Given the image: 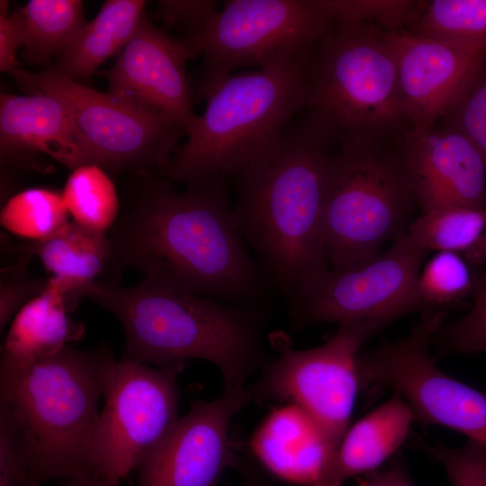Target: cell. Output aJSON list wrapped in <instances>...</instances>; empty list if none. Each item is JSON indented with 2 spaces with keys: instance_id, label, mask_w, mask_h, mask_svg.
I'll use <instances>...</instances> for the list:
<instances>
[{
  "instance_id": "obj_1",
  "label": "cell",
  "mask_w": 486,
  "mask_h": 486,
  "mask_svg": "<svg viewBox=\"0 0 486 486\" xmlns=\"http://www.w3.org/2000/svg\"><path fill=\"white\" fill-rule=\"evenodd\" d=\"M152 176L114 223L109 240L115 267L134 268L174 290L256 305L270 284L238 228L227 176H211L182 191Z\"/></svg>"
},
{
  "instance_id": "obj_2",
  "label": "cell",
  "mask_w": 486,
  "mask_h": 486,
  "mask_svg": "<svg viewBox=\"0 0 486 486\" xmlns=\"http://www.w3.org/2000/svg\"><path fill=\"white\" fill-rule=\"evenodd\" d=\"M334 145L303 119L279 150L237 180L234 216L270 285L288 297L328 267L324 243L328 173Z\"/></svg>"
},
{
  "instance_id": "obj_3",
  "label": "cell",
  "mask_w": 486,
  "mask_h": 486,
  "mask_svg": "<svg viewBox=\"0 0 486 486\" xmlns=\"http://www.w3.org/2000/svg\"><path fill=\"white\" fill-rule=\"evenodd\" d=\"M87 297L110 311L125 334L126 357L158 367L202 359L220 371L225 389L244 383L263 362L262 314L143 279L131 287L97 282Z\"/></svg>"
},
{
  "instance_id": "obj_4",
  "label": "cell",
  "mask_w": 486,
  "mask_h": 486,
  "mask_svg": "<svg viewBox=\"0 0 486 486\" xmlns=\"http://www.w3.org/2000/svg\"><path fill=\"white\" fill-rule=\"evenodd\" d=\"M311 50L198 86L206 108L158 176L188 184L216 174L235 176L274 155L289 122L307 106Z\"/></svg>"
},
{
  "instance_id": "obj_5",
  "label": "cell",
  "mask_w": 486,
  "mask_h": 486,
  "mask_svg": "<svg viewBox=\"0 0 486 486\" xmlns=\"http://www.w3.org/2000/svg\"><path fill=\"white\" fill-rule=\"evenodd\" d=\"M114 362L104 344L91 350L68 345L28 363L1 362L0 408L18 426L40 483L91 478L89 446Z\"/></svg>"
},
{
  "instance_id": "obj_6",
  "label": "cell",
  "mask_w": 486,
  "mask_h": 486,
  "mask_svg": "<svg viewBox=\"0 0 486 486\" xmlns=\"http://www.w3.org/2000/svg\"><path fill=\"white\" fill-rule=\"evenodd\" d=\"M305 119L335 146L398 141L410 123L386 32L332 23L310 52Z\"/></svg>"
},
{
  "instance_id": "obj_7",
  "label": "cell",
  "mask_w": 486,
  "mask_h": 486,
  "mask_svg": "<svg viewBox=\"0 0 486 486\" xmlns=\"http://www.w3.org/2000/svg\"><path fill=\"white\" fill-rule=\"evenodd\" d=\"M399 141L334 146L323 220L329 269L356 266L407 234L417 204Z\"/></svg>"
},
{
  "instance_id": "obj_8",
  "label": "cell",
  "mask_w": 486,
  "mask_h": 486,
  "mask_svg": "<svg viewBox=\"0 0 486 486\" xmlns=\"http://www.w3.org/2000/svg\"><path fill=\"white\" fill-rule=\"evenodd\" d=\"M392 321L372 319L339 325L336 334L313 348H294L291 338L269 336L276 358L266 365L249 393L259 401L287 400L314 422L335 453L360 390L357 358L363 345Z\"/></svg>"
},
{
  "instance_id": "obj_9",
  "label": "cell",
  "mask_w": 486,
  "mask_h": 486,
  "mask_svg": "<svg viewBox=\"0 0 486 486\" xmlns=\"http://www.w3.org/2000/svg\"><path fill=\"white\" fill-rule=\"evenodd\" d=\"M16 81L32 94H50L66 104L90 163L106 172L158 175L186 137L185 128L165 115L50 68L39 73L23 70Z\"/></svg>"
},
{
  "instance_id": "obj_10",
  "label": "cell",
  "mask_w": 486,
  "mask_h": 486,
  "mask_svg": "<svg viewBox=\"0 0 486 486\" xmlns=\"http://www.w3.org/2000/svg\"><path fill=\"white\" fill-rule=\"evenodd\" d=\"M332 23L322 0H230L180 40L191 58L203 57L200 86L241 67L262 68L310 52Z\"/></svg>"
},
{
  "instance_id": "obj_11",
  "label": "cell",
  "mask_w": 486,
  "mask_h": 486,
  "mask_svg": "<svg viewBox=\"0 0 486 486\" xmlns=\"http://www.w3.org/2000/svg\"><path fill=\"white\" fill-rule=\"evenodd\" d=\"M184 367L115 360L89 446L91 478L117 486L162 443L180 418L177 377Z\"/></svg>"
},
{
  "instance_id": "obj_12",
  "label": "cell",
  "mask_w": 486,
  "mask_h": 486,
  "mask_svg": "<svg viewBox=\"0 0 486 486\" xmlns=\"http://www.w3.org/2000/svg\"><path fill=\"white\" fill-rule=\"evenodd\" d=\"M446 317V309L426 308L404 338L359 353L360 389H392L410 404L416 420L452 428L486 446V393L443 372L429 354Z\"/></svg>"
},
{
  "instance_id": "obj_13",
  "label": "cell",
  "mask_w": 486,
  "mask_h": 486,
  "mask_svg": "<svg viewBox=\"0 0 486 486\" xmlns=\"http://www.w3.org/2000/svg\"><path fill=\"white\" fill-rule=\"evenodd\" d=\"M427 254L406 234L356 266L311 275L286 297L291 328L372 319L392 322L423 310L418 280Z\"/></svg>"
},
{
  "instance_id": "obj_14",
  "label": "cell",
  "mask_w": 486,
  "mask_h": 486,
  "mask_svg": "<svg viewBox=\"0 0 486 486\" xmlns=\"http://www.w3.org/2000/svg\"><path fill=\"white\" fill-rule=\"evenodd\" d=\"M251 398L244 388L194 400L170 433L138 466V486H217L230 467L242 468L230 439L234 415Z\"/></svg>"
},
{
  "instance_id": "obj_15",
  "label": "cell",
  "mask_w": 486,
  "mask_h": 486,
  "mask_svg": "<svg viewBox=\"0 0 486 486\" xmlns=\"http://www.w3.org/2000/svg\"><path fill=\"white\" fill-rule=\"evenodd\" d=\"M410 127L436 125L459 103L483 68L486 40L459 42L386 32Z\"/></svg>"
},
{
  "instance_id": "obj_16",
  "label": "cell",
  "mask_w": 486,
  "mask_h": 486,
  "mask_svg": "<svg viewBox=\"0 0 486 486\" xmlns=\"http://www.w3.org/2000/svg\"><path fill=\"white\" fill-rule=\"evenodd\" d=\"M399 145L421 213L451 205L486 208V161L463 132L409 127Z\"/></svg>"
},
{
  "instance_id": "obj_17",
  "label": "cell",
  "mask_w": 486,
  "mask_h": 486,
  "mask_svg": "<svg viewBox=\"0 0 486 486\" xmlns=\"http://www.w3.org/2000/svg\"><path fill=\"white\" fill-rule=\"evenodd\" d=\"M191 58L184 43L146 17L113 67L102 72L109 92L158 112L187 130L197 114L185 75Z\"/></svg>"
},
{
  "instance_id": "obj_18",
  "label": "cell",
  "mask_w": 486,
  "mask_h": 486,
  "mask_svg": "<svg viewBox=\"0 0 486 486\" xmlns=\"http://www.w3.org/2000/svg\"><path fill=\"white\" fill-rule=\"evenodd\" d=\"M2 160L25 166L45 154L74 170L91 164L66 104L46 93L0 95Z\"/></svg>"
},
{
  "instance_id": "obj_19",
  "label": "cell",
  "mask_w": 486,
  "mask_h": 486,
  "mask_svg": "<svg viewBox=\"0 0 486 486\" xmlns=\"http://www.w3.org/2000/svg\"><path fill=\"white\" fill-rule=\"evenodd\" d=\"M250 445L270 473L302 486H319L333 455L314 422L292 403L273 410Z\"/></svg>"
},
{
  "instance_id": "obj_20",
  "label": "cell",
  "mask_w": 486,
  "mask_h": 486,
  "mask_svg": "<svg viewBox=\"0 0 486 486\" xmlns=\"http://www.w3.org/2000/svg\"><path fill=\"white\" fill-rule=\"evenodd\" d=\"M415 420L410 404L395 392L346 431L319 486H342L378 470L404 443Z\"/></svg>"
},
{
  "instance_id": "obj_21",
  "label": "cell",
  "mask_w": 486,
  "mask_h": 486,
  "mask_svg": "<svg viewBox=\"0 0 486 486\" xmlns=\"http://www.w3.org/2000/svg\"><path fill=\"white\" fill-rule=\"evenodd\" d=\"M18 251L38 256L50 274L47 285L58 292L69 311L104 269L112 266V254L105 233L87 230L68 221L50 237L19 248Z\"/></svg>"
},
{
  "instance_id": "obj_22",
  "label": "cell",
  "mask_w": 486,
  "mask_h": 486,
  "mask_svg": "<svg viewBox=\"0 0 486 486\" xmlns=\"http://www.w3.org/2000/svg\"><path fill=\"white\" fill-rule=\"evenodd\" d=\"M63 297L48 285L14 316L2 347L1 362L28 363L50 357L85 332L69 316Z\"/></svg>"
},
{
  "instance_id": "obj_23",
  "label": "cell",
  "mask_w": 486,
  "mask_h": 486,
  "mask_svg": "<svg viewBox=\"0 0 486 486\" xmlns=\"http://www.w3.org/2000/svg\"><path fill=\"white\" fill-rule=\"evenodd\" d=\"M143 0H108L79 32L70 48L50 67L72 80L95 73L96 68L122 51L145 15Z\"/></svg>"
},
{
  "instance_id": "obj_24",
  "label": "cell",
  "mask_w": 486,
  "mask_h": 486,
  "mask_svg": "<svg viewBox=\"0 0 486 486\" xmlns=\"http://www.w3.org/2000/svg\"><path fill=\"white\" fill-rule=\"evenodd\" d=\"M83 5L80 0H31L20 8L25 60L47 68L62 56L87 23Z\"/></svg>"
},
{
  "instance_id": "obj_25",
  "label": "cell",
  "mask_w": 486,
  "mask_h": 486,
  "mask_svg": "<svg viewBox=\"0 0 486 486\" xmlns=\"http://www.w3.org/2000/svg\"><path fill=\"white\" fill-rule=\"evenodd\" d=\"M62 199L74 222L99 233H105L117 220L119 197L107 172L96 164L72 170Z\"/></svg>"
},
{
  "instance_id": "obj_26",
  "label": "cell",
  "mask_w": 486,
  "mask_h": 486,
  "mask_svg": "<svg viewBox=\"0 0 486 486\" xmlns=\"http://www.w3.org/2000/svg\"><path fill=\"white\" fill-rule=\"evenodd\" d=\"M486 208L444 206L421 213L407 235L422 250L467 252L484 233Z\"/></svg>"
},
{
  "instance_id": "obj_27",
  "label": "cell",
  "mask_w": 486,
  "mask_h": 486,
  "mask_svg": "<svg viewBox=\"0 0 486 486\" xmlns=\"http://www.w3.org/2000/svg\"><path fill=\"white\" fill-rule=\"evenodd\" d=\"M68 215L61 194L47 188H29L5 202L0 222L10 233L40 241L66 225Z\"/></svg>"
},
{
  "instance_id": "obj_28",
  "label": "cell",
  "mask_w": 486,
  "mask_h": 486,
  "mask_svg": "<svg viewBox=\"0 0 486 486\" xmlns=\"http://www.w3.org/2000/svg\"><path fill=\"white\" fill-rule=\"evenodd\" d=\"M407 32L449 41L486 40V0L424 1Z\"/></svg>"
},
{
  "instance_id": "obj_29",
  "label": "cell",
  "mask_w": 486,
  "mask_h": 486,
  "mask_svg": "<svg viewBox=\"0 0 486 486\" xmlns=\"http://www.w3.org/2000/svg\"><path fill=\"white\" fill-rule=\"evenodd\" d=\"M474 274L459 253L441 251L420 270L418 293L425 308H444L472 295Z\"/></svg>"
},
{
  "instance_id": "obj_30",
  "label": "cell",
  "mask_w": 486,
  "mask_h": 486,
  "mask_svg": "<svg viewBox=\"0 0 486 486\" xmlns=\"http://www.w3.org/2000/svg\"><path fill=\"white\" fill-rule=\"evenodd\" d=\"M423 2L322 0L334 23L371 26L386 32L410 30L421 13Z\"/></svg>"
},
{
  "instance_id": "obj_31",
  "label": "cell",
  "mask_w": 486,
  "mask_h": 486,
  "mask_svg": "<svg viewBox=\"0 0 486 486\" xmlns=\"http://www.w3.org/2000/svg\"><path fill=\"white\" fill-rule=\"evenodd\" d=\"M473 305L460 320L442 326L435 334L437 352L474 354L486 351V272L474 274Z\"/></svg>"
},
{
  "instance_id": "obj_32",
  "label": "cell",
  "mask_w": 486,
  "mask_h": 486,
  "mask_svg": "<svg viewBox=\"0 0 486 486\" xmlns=\"http://www.w3.org/2000/svg\"><path fill=\"white\" fill-rule=\"evenodd\" d=\"M22 433L11 417L0 408V486H40Z\"/></svg>"
},
{
  "instance_id": "obj_33",
  "label": "cell",
  "mask_w": 486,
  "mask_h": 486,
  "mask_svg": "<svg viewBox=\"0 0 486 486\" xmlns=\"http://www.w3.org/2000/svg\"><path fill=\"white\" fill-rule=\"evenodd\" d=\"M446 472L452 486H486V446L472 440L458 448H428Z\"/></svg>"
},
{
  "instance_id": "obj_34",
  "label": "cell",
  "mask_w": 486,
  "mask_h": 486,
  "mask_svg": "<svg viewBox=\"0 0 486 486\" xmlns=\"http://www.w3.org/2000/svg\"><path fill=\"white\" fill-rule=\"evenodd\" d=\"M445 118V127L466 135L486 161V68H482L468 91Z\"/></svg>"
},
{
  "instance_id": "obj_35",
  "label": "cell",
  "mask_w": 486,
  "mask_h": 486,
  "mask_svg": "<svg viewBox=\"0 0 486 486\" xmlns=\"http://www.w3.org/2000/svg\"><path fill=\"white\" fill-rule=\"evenodd\" d=\"M19 252V258L10 268L8 280L1 283L0 293V327H3L31 299L43 292L46 281L33 280L28 274L31 255Z\"/></svg>"
},
{
  "instance_id": "obj_36",
  "label": "cell",
  "mask_w": 486,
  "mask_h": 486,
  "mask_svg": "<svg viewBox=\"0 0 486 486\" xmlns=\"http://www.w3.org/2000/svg\"><path fill=\"white\" fill-rule=\"evenodd\" d=\"M217 11L214 1H160L158 8L168 26L184 31V38L199 32Z\"/></svg>"
},
{
  "instance_id": "obj_37",
  "label": "cell",
  "mask_w": 486,
  "mask_h": 486,
  "mask_svg": "<svg viewBox=\"0 0 486 486\" xmlns=\"http://www.w3.org/2000/svg\"><path fill=\"white\" fill-rule=\"evenodd\" d=\"M25 43V30L20 10L12 14H0V70L14 77L19 74V62L15 54Z\"/></svg>"
},
{
  "instance_id": "obj_38",
  "label": "cell",
  "mask_w": 486,
  "mask_h": 486,
  "mask_svg": "<svg viewBox=\"0 0 486 486\" xmlns=\"http://www.w3.org/2000/svg\"><path fill=\"white\" fill-rule=\"evenodd\" d=\"M358 486H415L400 455L392 457L389 465L364 475Z\"/></svg>"
},
{
  "instance_id": "obj_39",
  "label": "cell",
  "mask_w": 486,
  "mask_h": 486,
  "mask_svg": "<svg viewBox=\"0 0 486 486\" xmlns=\"http://www.w3.org/2000/svg\"><path fill=\"white\" fill-rule=\"evenodd\" d=\"M466 259L472 263L480 265L486 260V233H483L475 244L464 253Z\"/></svg>"
},
{
  "instance_id": "obj_40",
  "label": "cell",
  "mask_w": 486,
  "mask_h": 486,
  "mask_svg": "<svg viewBox=\"0 0 486 486\" xmlns=\"http://www.w3.org/2000/svg\"><path fill=\"white\" fill-rule=\"evenodd\" d=\"M69 486H106L103 482L95 478H87L80 481H75Z\"/></svg>"
},
{
  "instance_id": "obj_41",
  "label": "cell",
  "mask_w": 486,
  "mask_h": 486,
  "mask_svg": "<svg viewBox=\"0 0 486 486\" xmlns=\"http://www.w3.org/2000/svg\"><path fill=\"white\" fill-rule=\"evenodd\" d=\"M245 486H275L259 478L248 475V481Z\"/></svg>"
}]
</instances>
